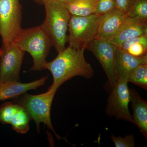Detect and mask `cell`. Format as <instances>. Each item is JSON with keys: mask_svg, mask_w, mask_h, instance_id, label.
<instances>
[{"mask_svg": "<svg viewBox=\"0 0 147 147\" xmlns=\"http://www.w3.org/2000/svg\"><path fill=\"white\" fill-rule=\"evenodd\" d=\"M45 18L40 25L58 53L65 49L70 14L62 3L50 1L44 5Z\"/></svg>", "mask_w": 147, "mask_h": 147, "instance_id": "2", "label": "cell"}, {"mask_svg": "<svg viewBox=\"0 0 147 147\" xmlns=\"http://www.w3.org/2000/svg\"><path fill=\"white\" fill-rule=\"evenodd\" d=\"M128 83L119 80L112 87L113 90L107 100L105 113L110 117L133 123L129 109L130 99Z\"/></svg>", "mask_w": 147, "mask_h": 147, "instance_id": "7", "label": "cell"}, {"mask_svg": "<svg viewBox=\"0 0 147 147\" xmlns=\"http://www.w3.org/2000/svg\"><path fill=\"white\" fill-rule=\"evenodd\" d=\"M125 52L134 57H141L147 55V45L141 42H135L129 45Z\"/></svg>", "mask_w": 147, "mask_h": 147, "instance_id": "22", "label": "cell"}, {"mask_svg": "<svg viewBox=\"0 0 147 147\" xmlns=\"http://www.w3.org/2000/svg\"><path fill=\"white\" fill-rule=\"evenodd\" d=\"M130 102L133 110V123L139 128L143 136L147 139V102L135 89L129 88Z\"/></svg>", "mask_w": 147, "mask_h": 147, "instance_id": "14", "label": "cell"}, {"mask_svg": "<svg viewBox=\"0 0 147 147\" xmlns=\"http://www.w3.org/2000/svg\"><path fill=\"white\" fill-rule=\"evenodd\" d=\"M84 50L68 46L58 53L53 60L47 62L44 69L50 71L53 79L49 89L57 91L65 82L75 76H82L86 79L93 76L94 71L85 59Z\"/></svg>", "mask_w": 147, "mask_h": 147, "instance_id": "1", "label": "cell"}, {"mask_svg": "<svg viewBox=\"0 0 147 147\" xmlns=\"http://www.w3.org/2000/svg\"><path fill=\"white\" fill-rule=\"evenodd\" d=\"M86 48L100 63L112 88L118 81L116 67V45L108 40L95 38Z\"/></svg>", "mask_w": 147, "mask_h": 147, "instance_id": "8", "label": "cell"}, {"mask_svg": "<svg viewBox=\"0 0 147 147\" xmlns=\"http://www.w3.org/2000/svg\"><path fill=\"white\" fill-rule=\"evenodd\" d=\"M22 9L19 0H0V35L3 46L13 42L22 30Z\"/></svg>", "mask_w": 147, "mask_h": 147, "instance_id": "6", "label": "cell"}, {"mask_svg": "<svg viewBox=\"0 0 147 147\" xmlns=\"http://www.w3.org/2000/svg\"><path fill=\"white\" fill-rule=\"evenodd\" d=\"M47 76L42 77L34 82L22 83L18 81L0 82V100L16 98L30 90H36L43 86Z\"/></svg>", "mask_w": 147, "mask_h": 147, "instance_id": "13", "label": "cell"}, {"mask_svg": "<svg viewBox=\"0 0 147 147\" xmlns=\"http://www.w3.org/2000/svg\"><path fill=\"white\" fill-rule=\"evenodd\" d=\"M31 118L26 110L20 105L11 122L12 128L17 133L24 134L30 129Z\"/></svg>", "mask_w": 147, "mask_h": 147, "instance_id": "16", "label": "cell"}, {"mask_svg": "<svg viewBox=\"0 0 147 147\" xmlns=\"http://www.w3.org/2000/svg\"><path fill=\"white\" fill-rule=\"evenodd\" d=\"M33 1L37 4L39 5H44L45 3L50 1H56L59 2L63 3L68 0H33Z\"/></svg>", "mask_w": 147, "mask_h": 147, "instance_id": "24", "label": "cell"}, {"mask_svg": "<svg viewBox=\"0 0 147 147\" xmlns=\"http://www.w3.org/2000/svg\"><path fill=\"white\" fill-rule=\"evenodd\" d=\"M147 34V21L127 17L118 32L108 41L119 47L127 40Z\"/></svg>", "mask_w": 147, "mask_h": 147, "instance_id": "12", "label": "cell"}, {"mask_svg": "<svg viewBox=\"0 0 147 147\" xmlns=\"http://www.w3.org/2000/svg\"><path fill=\"white\" fill-rule=\"evenodd\" d=\"M98 0H68L63 5L71 15L85 16L95 13Z\"/></svg>", "mask_w": 147, "mask_h": 147, "instance_id": "15", "label": "cell"}, {"mask_svg": "<svg viewBox=\"0 0 147 147\" xmlns=\"http://www.w3.org/2000/svg\"><path fill=\"white\" fill-rule=\"evenodd\" d=\"M117 8L114 0H98L95 13L103 16Z\"/></svg>", "mask_w": 147, "mask_h": 147, "instance_id": "20", "label": "cell"}, {"mask_svg": "<svg viewBox=\"0 0 147 147\" xmlns=\"http://www.w3.org/2000/svg\"><path fill=\"white\" fill-rule=\"evenodd\" d=\"M25 52L13 42L0 49V82H20L21 65Z\"/></svg>", "mask_w": 147, "mask_h": 147, "instance_id": "9", "label": "cell"}, {"mask_svg": "<svg viewBox=\"0 0 147 147\" xmlns=\"http://www.w3.org/2000/svg\"><path fill=\"white\" fill-rule=\"evenodd\" d=\"M127 16L147 21V0H131Z\"/></svg>", "mask_w": 147, "mask_h": 147, "instance_id": "17", "label": "cell"}, {"mask_svg": "<svg viewBox=\"0 0 147 147\" xmlns=\"http://www.w3.org/2000/svg\"><path fill=\"white\" fill-rule=\"evenodd\" d=\"M128 82L147 90V64H143L137 66L131 74Z\"/></svg>", "mask_w": 147, "mask_h": 147, "instance_id": "18", "label": "cell"}, {"mask_svg": "<svg viewBox=\"0 0 147 147\" xmlns=\"http://www.w3.org/2000/svg\"><path fill=\"white\" fill-rule=\"evenodd\" d=\"M20 105L17 103L7 102L0 106V122L10 124L14 114L18 110Z\"/></svg>", "mask_w": 147, "mask_h": 147, "instance_id": "19", "label": "cell"}, {"mask_svg": "<svg viewBox=\"0 0 147 147\" xmlns=\"http://www.w3.org/2000/svg\"><path fill=\"white\" fill-rule=\"evenodd\" d=\"M57 92L49 88L47 92L41 94L31 95L25 93L18 96L16 100V103L22 106L28 113L31 119L34 121L38 132H40V125L42 123L54 132L57 139L67 142L57 134L51 122V106Z\"/></svg>", "mask_w": 147, "mask_h": 147, "instance_id": "4", "label": "cell"}, {"mask_svg": "<svg viewBox=\"0 0 147 147\" xmlns=\"http://www.w3.org/2000/svg\"><path fill=\"white\" fill-rule=\"evenodd\" d=\"M13 42L22 51L31 55L33 65L30 70L45 69L46 58L53 45L40 25L22 29Z\"/></svg>", "mask_w": 147, "mask_h": 147, "instance_id": "3", "label": "cell"}, {"mask_svg": "<svg viewBox=\"0 0 147 147\" xmlns=\"http://www.w3.org/2000/svg\"><path fill=\"white\" fill-rule=\"evenodd\" d=\"M128 17L118 8L103 15L95 38L108 40L118 32Z\"/></svg>", "mask_w": 147, "mask_h": 147, "instance_id": "10", "label": "cell"}, {"mask_svg": "<svg viewBox=\"0 0 147 147\" xmlns=\"http://www.w3.org/2000/svg\"><path fill=\"white\" fill-rule=\"evenodd\" d=\"M111 139L116 147H134L135 146L134 135L129 134L124 137H115L112 135Z\"/></svg>", "mask_w": 147, "mask_h": 147, "instance_id": "21", "label": "cell"}, {"mask_svg": "<svg viewBox=\"0 0 147 147\" xmlns=\"http://www.w3.org/2000/svg\"><path fill=\"white\" fill-rule=\"evenodd\" d=\"M114 1L115 3L117 8L127 14L131 0H114Z\"/></svg>", "mask_w": 147, "mask_h": 147, "instance_id": "23", "label": "cell"}, {"mask_svg": "<svg viewBox=\"0 0 147 147\" xmlns=\"http://www.w3.org/2000/svg\"><path fill=\"white\" fill-rule=\"evenodd\" d=\"M143 64H147V55L134 57L116 46V67L118 80L129 83V79L134 69Z\"/></svg>", "mask_w": 147, "mask_h": 147, "instance_id": "11", "label": "cell"}, {"mask_svg": "<svg viewBox=\"0 0 147 147\" xmlns=\"http://www.w3.org/2000/svg\"><path fill=\"white\" fill-rule=\"evenodd\" d=\"M102 16L97 13L85 16L70 15L67 36L69 46L85 50L95 38Z\"/></svg>", "mask_w": 147, "mask_h": 147, "instance_id": "5", "label": "cell"}]
</instances>
